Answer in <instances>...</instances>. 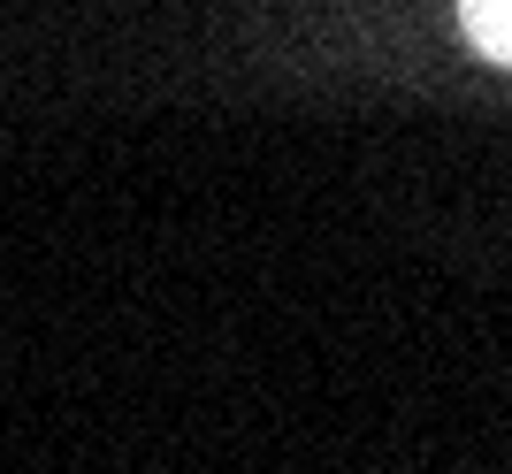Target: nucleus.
I'll return each instance as SVG.
<instances>
[{"mask_svg":"<svg viewBox=\"0 0 512 474\" xmlns=\"http://www.w3.org/2000/svg\"><path fill=\"white\" fill-rule=\"evenodd\" d=\"M459 23H467V39L490 54V62L512 69V0H459Z\"/></svg>","mask_w":512,"mask_h":474,"instance_id":"nucleus-1","label":"nucleus"}]
</instances>
